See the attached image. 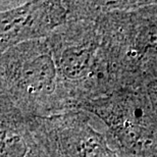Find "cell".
Wrapping results in <instances>:
<instances>
[{
	"mask_svg": "<svg viewBox=\"0 0 157 157\" xmlns=\"http://www.w3.org/2000/svg\"><path fill=\"white\" fill-rule=\"evenodd\" d=\"M94 110L128 150L145 152L154 146V122L147 106L140 99L125 96L102 102Z\"/></svg>",
	"mask_w": 157,
	"mask_h": 157,
	"instance_id": "cell-1",
	"label": "cell"
},
{
	"mask_svg": "<svg viewBox=\"0 0 157 157\" xmlns=\"http://www.w3.org/2000/svg\"><path fill=\"white\" fill-rule=\"evenodd\" d=\"M56 76L57 70L51 53L44 50L21 62L18 67L17 82L30 95H45L53 92Z\"/></svg>",
	"mask_w": 157,
	"mask_h": 157,
	"instance_id": "cell-2",
	"label": "cell"
},
{
	"mask_svg": "<svg viewBox=\"0 0 157 157\" xmlns=\"http://www.w3.org/2000/svg\"><path fill=\"white\" fill-rule=\"evenodd\" d=\"M68 135L65 139L68 147L65 149L70 157H117L101 136L90 128L70 131Z\"/></svg>",
	"mask_w": 157,
	"mask_h": 157,
	"instance_id": "cell-3",
	"label": "cell"
},
{
	"mask_svg": "<svg viewBox=\"0 0 157 157\" xmlns=\"http://www.w3.org/2000/svg\"><path fill=\"white\" fill-rule=\"evenodd\" d=\"M93 56V47L86 44L70 46L62 51L58 61L61 75L68 80H78L86 76Z\"/></svg>",
	"mask_w": 157,
	"mask_h": 157,
	"instance_id": "cell-4",
	"label": "cell"
},
{
	"mask_svg": "<svg viewBox=\"0 0 157 157\" xmlns=\"http://www.w3.org/2000/svg\"><path fill=\"white\" fill-rule=\"evenodd\" d=\"M28 149V144L20 134L2 132L1 157H25Z\"/></svg>",
	"mask_w": 157,
	"mask_h": 157,
	"instance_id": "cell-5",
	"label": "cell"
},
{
	"mask_svg": "<svg viewBox=\"0 0 157 157\" xmlns=\"http://www.w3.org/2000/svg\"><path fill=\"white\" fill-rule=\"evenodd\" d=\"M136 47L141 52H157V25H149L140 31Z\"/></svg>",
	"mask_w": 157,
	"mask_h": 157,
	"instance_id": "cell-6",
	"label": "cell"
}]
</instances>
